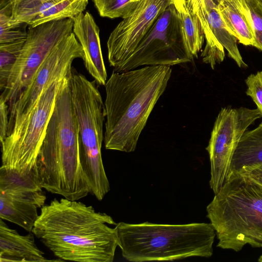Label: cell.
Masks as SVG:
<instances>
[{"mask_svg": "<svg viewBox=\"0 0 262 262\" xmlns=\"http://www.w3.org/2000/svg\"><path fill=\"white\" fill-rule=\"evenodd\" d=\"M61 80L49 85L33 108L14 122L1 143L2 165L22 173L29 172L37 166Z\"/></svg>", "mask_w": 262, "mask_h": 262, "instance_id": "cell-7", "label": "cell"}, {"mask_svg": "<svg viewBox=\"0 0 262 262\" xmlns=\"http://www.w3.org/2000/svg\"><path fill=\"white\" fill-rule=\"evenodd\" d=\"M217 247L241 251L262 247V187L243 174L232 175L206 207Z\"/></svg>", "mask_w": 262, "mask_h": 262, "instance_id": "cell-5", "label": "cell"}, {"mask_svg": "<svg viewBox=\"0 0 262 262\" xmlns=\"http://www.w3.org/2000/svg\"><path fill=\"white\" fill-rule=\"evenodd\" d=\"M262 2V0H260Z\"/></svg>", "mask_w": 262, "mask_h": 262, "instance_id": "cell-34", "label": "cell"}, {"mask_svg": "<svg viewBox=\"0 0 262 262\" xmlns=\"http://www.w3.org/2000/svg\"><path fill=\"white\" fill-rule=\"evenodd\" d=\"M11 0H0V8L3 7L11 2Z\"/></svg>", "mask_w": 262, "mask_h": 262, "instance_id": "cell-29", "label": "cell"}, {"mask_svg": "<svg viewBox=\"0 0 262 262\" xmlns=\"http://www.w3.org/2000/svg\"><path fill=\"white\" fill-rule=\"evenodd\" d=\"M251 181L262 187V165L255 168L249 172L243 173Z\"/></svg>", "mask_w": 262, "mask_h": 262, "instance_id": "cell-27", "label": "cell"}, {"mask_svg": "<svg viewBox=\"0 0 262 262\" xmlns=\"http://www.w3.org/2000/svg\"><path fill=\"white\" fill-rule=\"evenodd\" d=\"M207 10L209 26L216 39L226 49L228 56L236 62L239 68L247 67L238 50L237 39L227 29L217 7L207 8Z\"/></svg>", "mask_w": 262, "mask_h": 262, "instance_id": "cell-19", "label": "cell"}, {"mask_svg": "<svg viewBox=\"0 0 262 262\" xmlns=\"http://www.w3.org/2000/svg\"><path fill=\"white\" fill-rule=\"evenodd\" d=\"M72 19L73 32L82 47L85 68L98 85H105L107 73L101 48L99 28L88 11L81 12Z\"/></svg>", "mask_w": 262, "mask_h": 262, "instance_id": "cell-14", "label": "cell"}, {"mask_svg": "<svg viewBox=\"0 0 262 262\" xmlns=\"http://www.w3.org/2000/svg\"><path fill=\"white\" fill-rule=\"evenodd\" d=\"M172 0H140L111 33L107 41L108 60L114 70L134 51L150 27Z\"/></svg>", "mask_w": 262, "mask_h": 262, "instance_id": "cell-12", "label": "cell"}, {"mask_svg": "<svg viewBox=\"0 0 262 262\" xmlns=\"http://www.w3.org/2000/svg\"><path fill=\"white\" fill-rule=\"evenodd\" d=\"M46 196L42 189L18 188L0 191V217L32 232L44 205Z\"/></svg>", "mask_w": 262, "mask_h": 262, "instance_id": "cell-13", "label": "cell"}, {"mask_svg": "<svg viewBox=\"0 0 262 262\" xmlns=\"http://www.w3.org/2000/svg\"><path fill=\"white\" fill-rule=\"evenodd\" d=\"M135 1H137V2H139V1H140V0H135Z\"/></svg>", "mask_w": 262, "mask_h": 262, "instance_id": "cell-32", "label": "cell"}, {"mask_svg": "<svg viewBox=\"0 0 262 262\" xmlns=\"http://www.w3.org/2000/svg\"><path fill=\"white\" fill-rule=\"evenodd\" d=\"M213 3L217 6L222 0H212Z\"/></svg>", "mask_w": 262, "mask_h": 262, "instance_id": "cell-30", "label": "cell"}, {"mask_svg": "<svg viewBox=\"0 0 262 262\" xmlns=\"http://www.w3.org/2000/svg\"><path fill=\"white\" fill-rule=\"evenodd\" d=\"M122 256L133 262L209 258L216 235L211 223L119 222L115 226Z\"/></svg>", "mask_w": 262, "mask_h": 262, "instance_id": "cell-4", "label": "cell"}, {"mask_svg": "<svg viewBox=\"0 0 262 262\" xmlns=\"http://www.w3.org/2000/svg\"><path fill=\"white\" fill-rule=\"evenodd\" d=\"M258 261L259 262H262V255L259 256V258L258 259Z\"/></svg>", "mask_w": 262, "mask_h": 262, "instance_id": "cell-31", "label": "cell"}, {"mask_svg": "<svg viewBox=\"0 0 262 262\" xmlns=\"http://www.w3.org/2000/svg\"><path fill=\"white\" fill-rule=\"evenodd\" d=\"M207 8L216 7L212 0H204Z\"/></svg>", "mask_w": 262, "mask_h": 262, "instance_id": "cell-28", "label": "cell"}, {"mask_svg": "<svg viewBox=\"0 0 262 262\" xmlns=\"http://www.w3.org/2000/svg\"><path fill=\"white\" fill-rule=\"evenodd\" d=\"M261 165L262 122L242 136L233 155L228 177L249 172Z\"/></svg>", "mask_w": 262, "mask_h": 262, "instance_id": "cell-16", "label": "cell"}, {"mask_svg": "<svg viewBox=\"0 0 262 262\" xmlns=\"http://www.w3.org/2000/svg\"><path fill=\"white\" fill-rule=\"evenodd\" d=\"M69 79L78 126L80 164L90 193L101 201L110 190L101 155L104 103L95 80L90 81L73 68Z\"/></svg>", "mask_w": 262, "mask_h": 262, "instance_id": "cell-6", "label": "cell"}, {"mask_svg": "<svg viewBox=\"0 0 262 262\" xmlns=\"http://www.w3.org/2000/svg\"><path fill=\"white\" fill-rule=\"evenodd\" d=\"M245 82L247 86L246 93L255 102L262 116V71L250 74Z\"/></svg>", "mask_w": 262, "mask_h": 262, "instance_id": "cell-25", "label": "cell"}, {"mask_svg": "<svg viewBox=\"0 0 262 262\" xmlns=\"http://www.w3.org/2000/svg\"><path fill=\"white\" fill-rule=\"evenodd\" d=\"M34 234L30 232L22 235L10 228L1 219L0 261L37 262L50 261L44 253L36 246Z\"/></svg>", "mask_w": 262, "mask_h": 262, "instance_id": "cell-15", "label": "cell"}, {"mask_svg": "<svg viewBox=\"0 0 262 262\" xmlns=\"http://www.w3.org/2000/svg\"><path fill=\"white\" fill-rule=\"evenodd\" d=\"M261 117L257 108H221L206 148L210 163L209 185L214 194L227 181L233 155L242 136L250 125Z\"/></svg>", "mask_w": 262, "mask_h": 262, "instance_id": "cell-10", "label": "cell"}, {"mask_svg": "<svg viewBox=\"0 0 262 262\" xmlns=\"http://www.w3.org/2000/svg\"><path fill=\"white\" fill-rule=\"evenodd\" d=\"M9 119V106L0 97V140L2 142L7 135Z\"/></svg>", "mask_w": 262, "mask_h": 262, "instance_id": "cell-26", "label": "cell"}, {"mask_svg": "<svg viewBox=\"0 0 262 262\" xmlns=\"http://www.w3.org/2000/svg\"><path fill=\"white\" fill-rule=\"evenodd\" d=\"M217 7L228 31L239 43L253 46V32L245 0H222Z\"/></svg>", "mask_w": 262, "mask_h": 262, "instance_id": "cell-17", "label": "cell"}, {"mask_svg": "<svg viewBox=\"0 0 262 262\" xmlns=\"http://www.w3.org/2000/svg\"><path fill=\"white\" fill-rule=\"evenodd\" d=\"M25 39L0 43V89L2 91L8 82Z\"/></svg>", "mask_w": 262, "mask_h": 262, "instance_id": "cell-22", "label": "cell"}, {"mask_svg": "<svg viewBox=\"0 0 262 262\" xmlns=\"http://www.w3.org/2000/svg\"><path fill=\"white\" fill-rule=\"evenodd\" d=\"M0 8V43L25 39L28 25L12 18L11 3Z\"/></svg>", "mask_w": 262, "mask_h": 262, "instance_id": "cell-21", "label": "cell"}, {"mask_svg": "<svg viewBox=\"0 0 262 262\" xmlns=\"http://www.w3.org/2000/svg\"><path fill=\"white\" fill-rule=\"evenodd\" d=\"M88 3V0L56 1L36 17L30 26L34 27L51 21L72 18L83 12Z\"/></svg>", "mask_w": 262, "mask_h": 262, "instance_id": "cell-20", "label": "cell"}, {"mask_svg": "<svg viewBox=\"0 0 262 262\" xmlns=\"http://www.w3.org/2000/svg\"><path fill=\"white\" fill-rule=\"evenodd\" d=\"M112 217L92 206L55 199L41 208L32 232L58 258L112 262L118 239Z\"/></svg>", "mask_w": 262, "mask_h": 262, "instance_id": "cell-1", "label": "cell"}, {"mask_svg": "<svg viewBox=\"0 0 262 262\" xmlns=\"http://www.w3.org/2000/svg\"><path fill=\"white\" fill-rule=\"evenodd\" d=\"M73 20L66 18L29 26L20 54L1 97L10 106L30 84L52 49L73 32Z\"/></svg>", "mask_w": 262, "mask_h": 262, "instance_id": "cell-9", "label": "cell"}, {"mask_svg": "<svg viewBox=\"0 0 262 262\" xmlns=\"http://www.w3.org/2000/svg\"><path fill=\"white\" fill-rule=\"evenodd\" d=\"M69 77L60 81L37 167L42 188L78 201L90 193V189L80 161L78 126Z\"/></svg>", "mask_w": 262, "mask_h": 262, "instance_id": "cell-3", "label": "cell"}, {"mask_svg": "<svg viewBox=\"0 0 262 262\" xmlns=\"http://www.w3.org/2000/svg\"><path fill=\"white\" fill-rule=\"evenodd\" d=\"M171 72L169 66H147L112 73L105 85L103 141L106 149L126 152L135 150Z\"/></svg>", "mask_w": 262, "mask_h": 262, "instance_id": "cell-2", "label": "cell"}, {"mask_svg": "<svg viewBox=\"0 0 262 262\" xmlns=\"http://www.w3.org/2000/svg\"><path fill=\"white\" fill-rule=\"evenodd\" d=\"M254 35V47L262 51V2L260 0H245Z\"/></svg>", "mask_w": 262, "mask_h": 262, "instance_id": "cell-24", "label": "cell"}, {"mask_svg": "<svg viewBox=\"0 0 262 262\" xmlns=\"http://www.w3.org/2000/svg\"><path fill=\"white\" fill-rule=\"evenodd\" d=\"M53 1H59V0H53Z\"/></svg>", "mask_w": 262, "mask_h": 262, "instance_id": "cell-33", "label": "cell"}, {"mask_svg": "<svg viewBox=\"0 0 262 262\" xmlns=\"http://www.w3.org/2000/svg\"><path fill=\"white\" fill-rule=\"evenodd\" d=\"M179 13L187 47L198 57L204 40L203 30L192 0H172Z\"/></svg>", "mask_w": 262, "mask_h": 262, "instance_id": "cell-18", "label": "cell"}, {"mask_svg": "<svg viewBox=\"0 0 262 262\" xmlns=\"http://www.w3.org/2000/svg\"><path fill=\"white\" fill-rule=\"evenodd\" d=\"M179 13L172 3L155 21L132 54L115 72L143 66H172L191 62Z\"/></svg>", "mask_w": 262, "mask_h": 262, "instance_id": "cell-8", "label": "cell"}, {"mask_svg": "<svg viewBox=\"0 0 262 262\" xmlns=\"http://www.w3.org/2000/svg\"><path fill=\"white\" fill-rule=\"evenodd\" d=\"M83 56L82 47L73 32L55 46L30 84L9 107L8 130L15 121L33 108L49 85L55 81L69 77L73 61L76 58L82 59Z\"/></svg>", "mask_w": 262, "mask_h": 262, "instance_id": "cell-11", "label": "cell"}, {"mask_svg": "<svg viewBox=\"0 0 262 262\" xmlns=\"http://www.w3.org/2000/svg\"><path fill=\"white\" fill-rule=\"evenodd\" d=\"M100 16L124 18L136 7L135 0H92Z\"/></svg>", "mask_w": 262, "mask_h": 262, "instance_id": "cell-23", "label": "cell"}]
</instances>
